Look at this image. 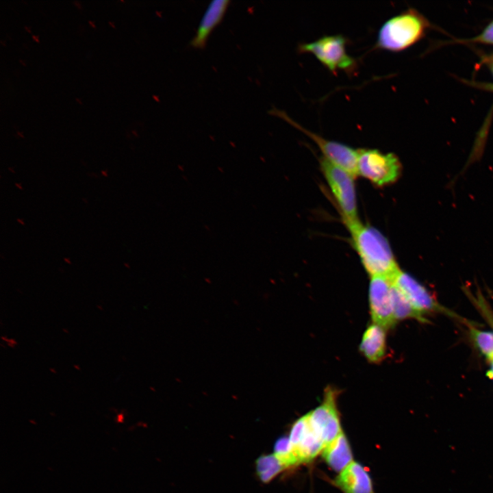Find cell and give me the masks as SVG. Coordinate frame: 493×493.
Instances as JSON below:
<instances>
[{
    "label": "cell",
    "instance_id": "1",
    "mask_svg": "<svg viewBox=\"0 0 493 493\" xmlns=\"http://www.w3.org/2000/svg\"><path fill=\"white\" fill-rule=\"evenodd\" d=\"M361 262L371 277L390 279L400 270L388 240L378 230L357 220L344 223Z\"/></svg>",
    "mask_w": 493,
    "mask_h": 493
},
{
    "label": "cell",
    "instance_id": "2",
    "mask_svg": "<svg viewBox=\"0 0 493 493\" xmlns=\"http://www.w3.org/2000/svg\"><path fill=\"white\" fill-rule=\"evenodd\" d=\"M425 23L412 10L387 20L380 27L375 49L400 51L410 47L422 36Z\"/></svg>",
    "mask_w": 493,
    "mask_h": 493
},
{
    "label": "cell",
    "instance_id": "3",
    "mask_svg": "<svg viewBox=\"0 0 493 493\" xmlns=\"http://www.w3.org/2000/svg\"><path fill=\"white\" fill-rule=\"evenodd\" d=\"M348 42V39L341 34L328 35L313 42L301 43L297 49L301 53L314 55L333 74L342 71L352 75L357 68V61L347 53Z\"/></svg>",
    "mask_w": 493,
    "mask_h": 493
},
{
    "label": "cell",
    "instance_id": "4",
    "mask_svg": "<svg viewBox=\"0 0 493 493\" xmlns=\"http://www.w3.org/2000/svg\"><path fill=\"white\" fill-rule=\"evenodd\" d=\"M323 174L335 198L344 223L359 220L355 177L349 172L320 158Z\"/></svg>",
    "mask_w": 493,
    "mask_h": 493
},
{
    "label": "cell",
    "instance_id": "5",
    "mask_svg": "<svg viewBox=\"0 0 493 493\" xmlns=\"http://www.w3.org/2000/svg\"><path fill=\"white\" fill-rule=\"evenodd\" d=\"M358 150L357 175L378 186H385L399 179L402 164L396 155L377 149Z\"/></svg>",
    "mask_w": 493,
    "mask_h": 493
},
{
    "label": "cell",
    "instance_id": "6",
    "mask_svg": "<svg viewBox=\"0 0 493 493\" xmlns=\"http://www.w3.org/2000/svg\"><path fill=\"white\" fill-rule=\"evenodd\" d=\"M270 114L286 121L312 139L323 154V157L330 163L349 172L354 177L357 175L358 150L344 144L323 138L311 131L291 118L286 112L276 108Z\"/></svg>",
    "mask_w": 493,
    "mask_h": 493
},
{
    "label": "cell",
    "instance_id": "7",
    "mask_svg": "<svg viewBox=\"0 0 493 493\" xmlns=\"http://www.w3.org/2000/svg\"><path fill=\"white\" fill-rule=\"evenodd\" d=\"M392 288L393 283L389 277H370L368 300L372 323L386 330L397 323L394 314Z\"/></svg>",
    "mask_w": 493,
    "mask_h": 493
},
{
    "label": "cell",
    "instance_id": "8",
    "mask_svg": "<svg viewBox=\"0 0 493 493\" xmlns=\"http://www.w3.org/2000/svg\"><path fill=\"white\" fill-rule=\"evenodd\" d=\"M338 392L329 386L325 390L322 403L309 412L310 422L326 446L342 431L337 407Z\"/></svg>",
    "mask_w": 493,
    "mask_h": 493
},
{
    "label": "cell",
    "instance_id": "9",
    "mask_svg": "<svg viewBox=\"0 0 493 493\" xmlns=\"http://www.w3.org/2000/svg\"><path fill=\"white\" fill-rule=\"evenodd\" d=\"M288 438L300 464L312 460L325 446L313 428L308 414L294 422Z\"/></svg>",
    "mask_w": 493,
    "mask_h": 493
},
{
    "label": "cell",
    "instance_id": "10",
    "mask_svg": "<svg viewBox=\"0 0 493 493\" xmlns=\"http://www.w3.org/2000/svg\"><path fill=\"white\" fill-rule=\"evenodd\" d=\"M392 281L414 307L422 314L440 312L454 316L455 314L444 307L429 291L413 277L401 269Z\"/></svg>",
    "mask_w": 493,
    "mask_h": 493
},
{
    "label": "cell",
    "instance_id": "11",
    "mask_svg": "<svg viewBox=\"0 0 493 493\" xmlns=\"http://www.w3.org/2000/svg\"><path fill=\"white\" fill-rule=\"evenodd\" d=\"M344 493H374L372 480L366 469L352 462L342 470L335 481Z\"/></svg>",
    "mask_w": 493,
    "mask_h": 493
},
{
    "label": "cell",
    "instance_id": "12",
    "mask_svg": "<svg viewBox=\"0 0 493 493\" xmlns=\"http://www.w3.org/2000/svg\"><path fill=\"white\" fill-rule=\"evenodd\" d=\"M229 3L228 0H216L210 3L191 40L192 47L201 49L205 47L210 34L222 21Z\"/></svg>",
    "mask_w": 493,
    "mask_h": 493
},
{
    "label": "cell",
    "instance_id": "13",
    "mask_svg": "<svg viewBox=\"0 0 493 493\" xmlns=\"http://www.w3.org/2000/svg\"><path fill=\"white\" fill-rule=\"evenodd\" d=\"M359 351L372 363L381 362L386 355V329L372 323L365 330Z\"/></svg>",
    "mask_w": 493,
    "mask_h": 493
},
{
    "label": "cell",
    "instance_id": "14",
    "mask_svg": "<svg viewBox=\"0 0 493 493\" xmlns=\"http://www.w3.org/2000/svg\"><path fill=\"white\" fill-rule=\"evenodd\" d=\"M323 457L332 469L340 472L353 462L351 449L342 431L325 446Z\"/></svg>",
    "mask_w": 493,
    "mask_h": 493
},
{
    "label": "cell",
    "instance_id": "15",
    "mask_svg": "<svg viewBox=\"0 0 493 493\" xmlns=\"http://www.w3.org/2000/svg\"><path fill=\"white\" fill-rule=\"evenodd\" d=\"M392 299L394 314L396 322L407 318H414L422 323L427 322L424 314L416 309L394 283Z\"/></svg>",
    "mask_w": 493,
    "mask_h": 493
},
{
    "label": "cell",
    "instance_id": "16",
    "mask_svg": "<svg viewBox=\"0 0 493 493\" xmlns=\"http://www.w3.org/2000/svg\"><path fill=\"white\" fill-rule=\"evenodd\" d=\"M284 468L274 454L261 455L256 461L257 475L264 483L270 482Z\"/></svg>",
    "mask_w": 493,
    "mask_h": 493
},
{
    "label": "cell",
    "instance_id": "17",
    "mask_svg": "<svg viewBox=\"0 0 493 493\" xmlns=\"http://www.w3.org/2000/svg\"><path fill=\"white\" fill-rule=\"evenodd\" d=\"M274 455L285 468L300 464L288 437H281L276 441Z\"/></svg>",
    "mask_w": 493,
    "mask_h": 493
},
{
    "label": "cell",
    "instance_id": "18",
    "mask_svg": "<svg viewBox=\"0 0 493 493\" xmlns=\"http://www.w3.org/2000/svg\"><path fill=\"white\" fill-rule=\"evenodd\" d=\"M469 330L478 349L493 363V332L480 330L472 325L469 327Z\"/></svg>",
    "mask_w": 493,
    "mask_h": 493
},
{
    "label": "cell",
    "instance_id": "19",
    "mask_svg": "<svg viewBox=\"0 0 493 493\" xmlns=\"http://www.w3.org/2000/svg\"><path fill=\"white\" fill-rule=\"evenodd\" d=\"M473 40L483 43L493 44V21Z\"/></svg>",
    "mask_w": 493,
    "mask_h": 493
},
{
    "label": "cell",
    "instance_id": "20",
    "mask_svg": "<svg viewBox=\"0 0 493 493\" xmlns=\"http://www.w3.org/2000/svg\"><path fill=\"white\" fill-rule=\"evenodd\" d=\"M73 3H74V4L75 5V6H76L78 9L80 10V9L82 8V6H81V3H80L79 1H75Z\"/></svg>",
    "mask_w": 493,
    "mask_h": 493
},
{
    "label": "cell",
    "instance_id": "21",
    "mask_svg": "<svg viewBox=\"0 0 493 493\" xmlns=\"http://www.w3.org/2000/svg\"><path fill=\"white\" fill-rule=\"evenodd\" d=\"M31 37H32V39H33L35 42H39L38 36H35V35H32Z\"/></svg>",
    "mask_w": 493,
    "mask_h": 493
},
{
    "label": "cell",
    "instance_id": "22",
    "mask_svg": "<svg viewBox=\"0 0 493 493\" xmlns=\"http://www.w3.org/2000/svg\"><path fill=\"white\" fill-rule=\"evenodd\" d=\"M88 23L91 25L92 27H93L94 29H96V26H95L94 22H92V21H88Z\"/></svg>",
    "mask_w": 493,
    "mask_h": 493
},
{
    "label": "cell",
    "instance_id": "23",
    "mask_svg": "<svg viewBox=\"0 0 493 493\" xmlns=\"http://www.w3.org/2000/svg\"><path fill=\"white\" fill-rule=\"evenodd\" d=\"M25 29L27 31H28V33H31V30H30L29 27L25 26Z\"/></svg>",
    "mask_w": 493,
    "mask_h": 493
},
{
    "label": "cell",
    "instance_id": "24",
    "mask_svg": "<svg viewBox=\"0 0 493 493\" xmlns=\"http://www.w3.org/2000/svg\"><path fill=\"white\" fill-rule=\"evenodd\" d=\"M108 23L113 28H116L115 25L111 21H109Z\"/></svg>",
    "mask_w": 493,
    "mask_h": 493
},
{
    "label": "cell",
    "instance_id": "25",
    "mask_svg": "<svg viewBox=\"0 0 493 493\" xmlns=\"http://www.w3.org/2000/svg\"><path fill=\"white\" fill-rule=\"evenodd\" d=\"M19 61H20V62H21V64H23V66H25V64L23 62V61H22V60H20Z\"/></svg>",
    "mask_w": 493,
    "mask_h": 493
},
{
    "label": "cell",
    "instance_id": "26",
    "mask_svg": "<svg viewBox=\"0 0 493 493\" xmlns=\"http://www.w3.org/2000/svg\"><path fill=\"white\" fill-rule=\"evenodd\" d=\"M75 99H76L77 101L79 102V104H81V102L77 98H76Z\"/></svg>",
    "mask_w": 493,
    "mask_h": 493
},
{
    "label": "cell",
    "instance_id": "27",
    "mask_svg": "<svg viewBox=\"0 0 493 493\" xmlns=\"http://www.w3.org/2000/svg\"><path fill=\"white\" fill-rule=\"evenodd\" d=\"M18 134L21 137H23V134H21L19 131H18Z\"/></svg>",
    "mask_w": 493,
    "mask_h": 493
},
{
    "label": "cell",
    "instance_id": "28",
    "mask_svg": "<svg viewBox=\"0 0 493 493\" xmlns=\"http://www.w3.org/2000/svg\"><path fill=\"white\" fill-rule=\"evenodd\" d=\"M492 72H493V65H492Z\"/></svg>",
    "mask_w": 493,
    "mask_h": 493
}]
</instances>
